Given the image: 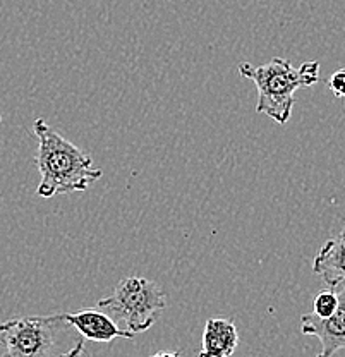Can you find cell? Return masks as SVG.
<instances>
[{"instance_id": "obj_11", "label": "cell", "mask_w": 345, "mask_h": 357, "mask_svg": "<svg viewBox=\"0 0 345 357\" xmlns=\"http://www.w3.org/2000/svg\"><path fill=\"white\" fill-rule=\"evenodd\" d=\"M151 357H181L179 352H158V354H153Z\"/></svg>"}, {"instance_id": "obj_7", "label": "cell", "mask_w": 345, "mask_h": 357, "mask_svg": "<svg viewBox=\"0 0 345 357\" xmlns=\"http://www.w3.org/2000/svg\"><path fill=\"white\" fill-rule=\"evenodd\" d=\"M313 271L332 289L345 284V229L321 245L313 261Z\"/></svg>"}, {"instance_id": "obj_8", "label": "cell", "mask_w": 345, "mask_h": 357, "mask_svg": "<svg viewBox=\"0 0 345 357\" xmlns=\"http://www.w3.org/2000/svg\"><path fill=\"white\" fill-rule=\"evenodd\" d=\"M239 345V333L232 319L210 318L203 332L198 357H230Z\"/></svg>"}, {"instance_id": "obj_2", "label": "cell", "mask_w": 345, "mask_h": 357, "mask_svg": "<svg viewBox=\"0 0 345 357\" xmlns=\"http://www.w3.org/2000/svg\"><path fill=\"white\" fill-rule=\"evenodd\" d=\"M84 342L66 314L23 316L0 323V357H81Z\"/></svg>"}, {"instance_id": "obj_3", "label": "cell", "mask_w": 345, "mask_h": 357, "mask_svg": "<svg viewBox=\"0 0 345 357\" xmlns=\"http://www.w3.org/2000/svg\"><path fill=\"white\" fill-rule=\"evenodd\" d=\"M239 73L253 81L258 89L256 110L284 126L291 119L296 105V91L299 88L313 86L320 79V64L304 62L298 69L287 59L273 57L263 66L240 62Z\"/></svg>"}, {"instance_id": "obj_9", "label": "cell", "mask_w": 345, "mask_h": 357, "mask_svg": "<svg viewBox=\"0 0 345 357\" xmlns=\"http://www.w3.org/2000/svg\"><path fill=\"white\" fill-rule=\"evenodd\" d=\"M339 306V296H337V290H323L316 296L313 303V312L318 318H328L333 312L337 311Z\"/></svg>"}, {"instance_id": "obj_1", "label": "cell", "mask_w": 345, "mask_h": 357, "mask_svg": "<svg viewBox=\"0 0 345 357\" xmlns=\"http://www.w3.org/2000/svg\"><path fill=\"white\" fill-rule=\"evenodd\" d=\"M33 131L38 139L35 163L42 176L36 189L38 196L54 198L83 192L103 176V170L93 165V158L86 151L52 129L43 119L33 122Z\"/></svg>"}, {"instance_id": "obj_10", "label": "cell", "mask_w": 345, "mask_h": 357, "mask_svg": "<svg viewBox=\"0 0 345 357\" xmlns=\"http://www.w3.org/2000/svg\"><path fill=\"white\" fill-rule=\"evenodd\" d=\"M328 88L332 89V93L335 96L345 98V67L332 74V77L328 79Z\"/></svg>"}, {"instance_id": "obj_6", "label": "cell", "mask_w": 345, "mask_h": 357, "mask_svg": "<svg viewBox=\"0 0 345 357\" xmlns=\"http://www.w3.org/2000/svg\"><path fill=\"white\" fill-rule=\"evenodd\" d=\"M66 318L69 319L84 337V340L98 342V344H110L115 338H132L135 333L121 328L117 323L110 318L107 312L100 311L98 307L95 310H83L77 312H64Z\"/></svg>"}, {"instance_id": "obj_12", "label": "cell", "mask_w": 345, "mask_h": 357, "mask_svg": "<svg viewBox=\"0 0 345 357\" xmlns=\"http://www.w3.org/2000/svg\"><path fill=\"white\" fill-rule=\"evenodd\" d=\"M0 122H2V115H0Z\"/></svg>"}, {"instance_id": "obj_4", "label": "cell", "mask_w": 345, "mask_h": 357, "mask_svg": "<svg viewBox=\"0 0 345 357\" xmlns=\"http://www.w3.org/2000/svg\"><path fill=\"white\" fill-rule=\"evenodd\" d=\"M167 296L163 289L144 277H128L115 285L109 297L96 303L121 328L131 333H143L157 323L165 310Z\"/></svg>"}, {"instance_id": "obj_5", "label": "cell", "mask_w": 345, "mask_h": 357, "mask_svg": "<svg viewBox=\"0 0 345 357\" xmlns=\"http://www.w3.org/2000/svg\"><path fill=\"white\" fill-rule=\"evenodd\" d=\"M335 290L339 306L332 316L318 318L314 312H307L300 318V332L320 340L321 351L316 357H333L340 349H345V284Z\"/></svg>"}]
</instances>
